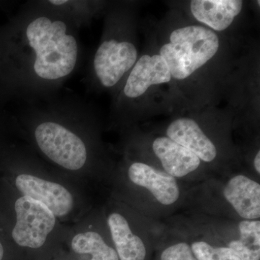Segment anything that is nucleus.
I'll list each match as a JSON object with an SVG mask.
<instances>
[{"mask_svg": "<svg viewBox=\"0 0 260 260\" xmlns=\"http://www.w3.org/2000/svg\"><path fill=\"white\" fill-rule=\"evenodd\" d=\"M27 42L35 54L34 70L42 79L59 80L73 73L78 46L60 20L42 16L32 20L25 30Z\"/></svg>", "mask_w": 260, "mask_h": 260, "instance_id": "nucleus-1", "label": "nucleus"}, {"mask_svg": "<svg viewBox=\"0 0 260 260\" xmlns=\"http://www.w3.org/2000/svg\"><path fill=\"white\" fill-rule=\"evenodd\" d=\"M218 35L200 25L176 29L170 42L164 44L160 55L169 67L172 78L184 80L206 64L218 52Z\"/></svg>", "mask_w": 260, "mask_h": 260, "instance_id": "nucleus-2", "label": "nucleus"}, {"mask_svg": "<svg viewBox=\"0 0 260 260\" xmlns=\"http://www.w3.org/2000/svg\"><path fill=\"white\" fill-rule=\"evenodd\" d=\"M35 138L41 150L58 165L78 170L87 160L86 147L78 135L52 121L37 126Z\"/></svg>", "mask_w": 260, "mask_h": 260, "instance_id": "nucleus-3", "label": "nucleus"}, {"mask_svg": "<svg viewBox=\"0 0 260 260\" xmlns=\"http://www.w3.org/2000/svg\"><path fill=\"white\" fill-rule=\"evenodd\" d=\"M17 222L13 239L18 245L37 249L44 245L55 225V215L45 205L27 196L15 202Z\"/></svg>", "mask_w": 260, "mask_h": 260, "instance_id": "nucleus-4", "label": "nucleus"}, {"mask_svg": "<svg viewBox=\"0 0 260 260\" xmlns=\"http://www.w3.org/2000/svg\"><path fill=\"white\" fill-rule=\"evenodd\" d=\"M137 59L138 51L132 43L114 39L105 41L94 57L95 75L104 86L111 88L134 66Z\"/></svg>", "mask_w": 260, "mask_h": 260, "instance_id": "nucleus-5", "label": "nucleus"}, {"mask_svg": "<svg viewBox=\"0 0 260 260\" xmlns=\"http://www.w3.org/2000/svg\"><path fill=\"white\" fill-rule=\"evenodd\" d=\"M15 184L24 196L42 203L55 216L67 215L73 208L72 194L60 184L28 174L19 175Z\"/></svg>", "mask_w": 260, "mask_h": 260, "instance_id": "nucleus-6", "label": "nucleus"}, {"mask_svg": "<svg viewBox=\"0 0 260 260\" xmlns=\"http://www.w3.org/2000/svg\"><path fill=\"white\" fill-rule=\"evenodd\" d=\"M171 80L169 67L160 54L143 55L130 73L124 93L130 99H136L146 93L152 85L169 83Z\"/></svg>", "mask_w": 260, "mask_h": 260, "instance_id": "nucleus-7", "label": "nucleus"}, {"mask_svg": "<svg viewBox=\"0 0 260 260\" xmlns=\"http://www.w3.org/2000/svg\"><path fill=\"white\" fill-rule=\"evenodd\" d=\"M129 177L134 184L148 189L162 205H172L179 199L177 179L167 172L143 162H135L130 166Z\"/></svg>", "mask_w": 260, "mask_h": 260, "instance_id": "nucleus-8", "label": "nucleus"}, {"mask_svg": "<svg viewBox=\"0 0 260 260\" xmlns=\"http://www.w3.org/2000/svg\"><path fill=\"white\" fill-rule=\"evenodd\" d=\"M167 134L168 138L194 153L200 160L211 162L216 157L215 145L193 119H176L168 126Z\"/></svg>", "mask_w": 260, "mask_h": 260, "instance_id": "nucleus-9", "label": "nucleus"}, {"mask_svg": "<svg viewBox=\"0 0 260 260\" xmlns=\"http://www.w3.org/2000/svg\"><path fill=\"white\" fill-rule=\"evenodd\" d=\"M223 195L242 218L249 220L259 218V183L245 176H236L227 183Z\"/></svg>", "mask_w": 260, "mask_h": 260, "instance_id": "nucleus-10", "label": "nucleus"}, {"mask_svg": "<svg viewBox=\"0 0 260 260\" xmlns=\"http://www.w3.org/2000/svg\"><path fill=\"white\" fill-rule=\"evenodd\" d=\"M240 0H193L190 3L193 16L215 31L229 28L242 11Z\"/></svg>", "mask_w": 260, "mask_h": 260, "instance_id": "nucleus-11", "label": "nucleus"}, {"mask_svg": "<svg viewBox=\"0 0 260 260\" xmlns=\"http://www.w3.org/2000/svg\"><path fill=\"white\" fill-rule=\"evenodd\" d=\"M153 150L166 172L172 177H185L200 167L198 156L168 137L154 140Z\"/></svg>", "mask_w": 260, "mask_h": 260, "instance_id": "nucleus-12", "label": "nucleus"}, {"mask_svg": "<svg viewBox=\"0 0 260 260\" xmlns=\"http://www.w3.org/2000/svg\"><path fill=\"white\" fill-rule=\"evenodd\" d=\"M108 224L120 260H145L146 248L142 239L132 232L129 223L119 213H112Z\"/></svg>", "mask_w": 260, "mask_h": 260, "instance_id": "nucleus-13", "label": "nucleus"}, {"mask_svg": "<svg viewBox=\"0 0 260 260\" xmlns=\"http://www.w3.org/2000/svg\"><path fill=\"white\" fill-rule=\"evenodd\" d=\"M240 239L229 247L241 260H260V221L246 220L239 224Z\"/></svg>", "mask_w": 260, "mask_h": 260, "instance_id": "nucleus-14", "label": "nucleus"}, {"mask_svg": "<svg viewBox=\"0 0 260 260\" xmlns=\"http://www.w3.org/2000/svg\"><path fill=\"white\" fill-rule=\"evenodd\" d=\"M72 248L78 254H91V260H119L116 251L108 246L98 233L78 234L72 241Z\"/></svg>", "mask_w": 260, "mask_h": 260, "instance_id": "nucleus-15", "label": "nucleus"}, {"mask_svg": "<svg viewBox=\"0 0 260 260\" xmlns=\"http://www.w3.org/2000/svg\"><path fill=\"white\" fill-rule=\"evenodd\" d=\"M191 248L198 260H241L229 246L214 248L208 243L197 242Z\"/></svg>", "mask_w": 260, "mask_h": 260, "instance_id": "nucleus-16", "label": "nucleus"}, {"mask_svg": "<svg viewBox=\"0 0 260 260\" xmlns=\"http://www.w3.org/2000/svg\"><path fill=\"white\" fill-rule=\"evenodd\" d=\"M160 260H198L191 250V246L181 242L168 247L162 251Z\"/></svg>", "mask_w": 260, "mask_h": 260, "instance_id": "nucleus-17", "label": "nucleus"}, {"mask_svg": "<svg viewBox=\"0 0 260 260\" xmlns=\"http://www.w3.org/2000/svg\"><path fill=\"white\" fill-rule=\"evenodd\" d=\"M254 168L258 174H260V152L258 151L256 153L255 158H254Z\"/></svg>", "mask_w": 260, "mask_h": 260, "instance_id": "nucleus-18", "label": "nucleus"}, {"mask_svg": "<svg viewBox=\"0 0 260 260\" xmlns=\"http://www.w3.org/2000/svg\"><path fill=\"white\" fill-rule=\"evenodd\" d=\"M49 3L54 5H61L66 4V3H68V1H64V0H58V1H56V0H53V1H49Z\"/></svg>", "mask_w": 260, "mask_h": 260, "instance_id": "nucleus-19", "label": "nucleus"}, {"mask_svg": "<svg viewBox=\"0 0 260 260\" xmlns=\"http://www.w3.org/2000/svg\"><path fill=\"white\" fill-rule=\"evenodd\" d=\"M3 254H4V249H3V246L0 243V260H2L3 257Z\"/></svg>", "mask_w": 260, "mask_h": 260, "instance_id": "nucleus-20", "label": "nucleus"}]
</instances>
